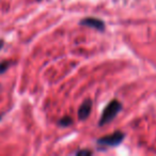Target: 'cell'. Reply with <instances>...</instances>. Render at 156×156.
Wrapping results in <instances>:
<instances>
[{
	"instance_id": "2",
	"label": "cell",
	"mask_w": 156,
	"mask_h": 156,
	"mask_svg": "<svg viewBox=\"0 0 156 156\" xmlns=\"http://www.w3.org/2000/svg\"><path fill=\"white\" fill-rule=\"evenodd\" d=\"M124 139V134L122 132H115L108 136L102 137L98 139V144L107 145V147H115V145L120 144Z\"/></svg>"
},
{
	"instance_id": "4",
	"label": "cell",
	"mask_w": 156,
	"mask_h": 156,
	"mask_svg": "<svg viewBox=\"0 0 156 156\" xmlns=\"http://www.w3.org/2000/svg\"><path fill=\"white\" fill-rule=\"evenodd\" d=\"M92 109V102L91 100H86L80 106L79 110H78V118L80 120H86L90 115Z\"/></svg>"
},
{
	"instance_id": "5",
	"label": "cell",
	"mask_w": 156,
	"mask_h": 156,
	"mask_svg": "<svg viewBox=\"0 0 156 156\" xmlns=\"http://www.w3.org/2000/svg\"><path fill=\"white\" fill-rule=\"evenodd\" d=\"M71 123H72V119L71 118H67V117H64L63 119H61L60 121H59V124L62 126H67Z\"/></svg>"
},
{
	"instance_id": "1",
	"label": "cell",
	"mask_w": 156,
	"mask_h": 156,
	"mask_svg": "<svg viewBox=\"0 0 156 156\" xmlns=\"http://www.w3.org/2000/svg\"><path fill=\"white\" fill-rule=\"evenodd\" d=\"M122 109V104L117 100H113L107 105V107L103 111L102 118L100 120V125H105V124L111 122L115 117H117L118 113L121 111Z\"/></svg>"
},
{
	"instance_id": "7",
	"label": "cell",
	"mask_w": 156,
	"mask_h": 156,
	"mask_svg": "<svg viewBox=\"0 0 156 156\" xmlns=\"http://www.w3.org/2000/svg\"><path fill=\"white\" fill-rule=\"evenodd\" d=\"M78 155H90L91 154V151H87V150H83V151L77 152Z\"/></svg>"
},
{
	"instance_id": "3",
	"label": "cell",
	"mask_w": 156,
	"mask_h": 156,
	"mask_svg": "<svg viewBox=\"0 0 156 156\" xmlns=\"http://www.w3.org/2000/svg\"><path fill=\"white\" fill-rule=\"evenodd\" d=\"M80 25H83V26H88V27H90V28L98 29V30H100V31L105 29L104 22L98 20V18H92V17L85 18V20H83L80 22Z\"/></svg>"
},
{
	"instance_id": "6",
	"label": "cell",
	"mask_w": 156,
	"mask_h": 156,
	"mask_svg": "<svg viewBox=\"0 0 156 156\" xmlns=\"http://www.w3.org/2000/svg\"><path fill=\"white\" fill-rule=\"evenodd\" d=\"M8 66H9V63H7L5 61L1 63V64H0V73H3L5 71H7Z\"/></svg>"
},
{
	"instance_id": "8",
	"label": "cell",
	"mask_w": 156,
	"mask_h": 156,
	"mask_svg": "<svg viewBox=\"0 0 156 156\" xmlns=\"http://www.w3.org/2000/svg\"><path fill=\"white\" fill-rule=\"evenodd\" d=\"M2 45H3V41H1V40H0V48L2 47Z\"/></svg>"
}]
</instances>
